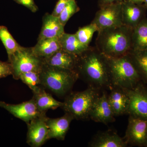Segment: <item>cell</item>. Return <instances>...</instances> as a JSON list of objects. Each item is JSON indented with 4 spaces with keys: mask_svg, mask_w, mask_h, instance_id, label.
<instances>
[{
    "mask_svg": "<svg viewBox=\"0 0 147 147\" xmlns=\"http://www.w3.org/2000/svg\"><path fill=\"white\" fill-rule=\"evenodd\" d=\"M46 115L38 117L27 123V144L32 147L42 146L48 140Z\"/></svg>",
    "mask_w": 147,
    "mask_h": 147,
    "instance_id": "11",
    "label": "cell"
},
{
    "mask_svg": "<svg viewBox=\"0 0 147 147\" xmlns=\"http://www.w3.org/2000/svg\"><path fill=\"white\" fill-rule=\"evenodd\" d=\"M99 90L89 87L81 92H70L66 96L61 108L74 119L86 120L90 119V114L98 98Z\"/></svg>",
    "mask_w": 147,
    "mask_h": 147,
    "instance_id": "5",
    "label": "cell"
},
{
    "mask_svg": "<svg viewBox=\"0 0 147 147\" xmlns=\"http://www.w3.org/2000/svg\"><path fill=\"white\" fill-rule=\"evenodd\" d=\"M11 64L13 79L19 80L22 74L30 71L40 72L44 62L42 59L37 57L33 53L32 47L21 46L8 59Z\"/></svg>",
    "mask_w": 147,
    "mask_h": 147,
    "instance_id": "6",
    "label": "cell"
},
{
    "mask_svg": "<svg viewBox=\"0 0 147 147\" xmlns=\"http://www.w3.org/2000/svg\"><path fill=\"white\" fill-rule=\"evenodd\" d=\"M18 4L21 5L30 9L32 12H36L38 10V7L34 0H13Z\"/></svg>",
    "mask_w": 147,
    "mask_h": 147,
    "instance_id": "29",
    "label": "cell"
},
{
    "mask_svg": "<svg viewBox=\"0 0 147 147\" xmlns=\"http://www.w3.org/2000/svg\"><path fill=\"white\" fill-rule=\"evenodd\" d=\"M0 39L5 47L8 59L21 47L6 27L0 26Z\"/></svg>",
    "mask_w": 147,
    "mask_h": 147,
    "instance_id": "24",
    "label": "cell"
},
{
    "mask_svg": "<svg viewBox=\"0 0 147 147\" xmlns=\"http://www.w3.org/2000/svg\"><path fill=\"white\" fill-rule=\"evenodd\" d=\"M144 6L146 7L147 9V0H144V3H143Z\"/></svg>",
    "mask_w": 147,
    "mask_h": 147,
    "instance_id": "33",
    "label": "cell"
},
{
    "mask_svg": "<svg viewBox=\"0 0 147 147\" xmlns=\"http://www.w3.org/2000/svg\"><path fill=\"white\" fill-rule=\"evenodd\" d=\"M89 145L91 147H125L128 144L116 132L107 130L98 133Z\"/></svg>",
    "mask_w": 147,
    "mask_h": 147,
    "instance_id": "18",
    "label": "cell"
},
{
    "mask_svg": "<svg viewBox=\"0 0 147 147\" xmlns=\"http://www.w3.org/2000/svg\"><path fill=\"white\" fill-rule=\"evenodd\" d=\"M108 95V100L115 117L127 114L129 98L124 89L114 86Z\"/></svg>",
    "mask_w": 147,
    "mask_h": 147,
    "instance_id": "17",
    "label": "cell"
},
{
    "mask_svg": "<svg viewBox=\"0 0 147 147\" xmlns=\"http://www.w3.org/2000/svg\"><path fill=\"white\" fill-rule=\"evenodd\" d=\"M64 27L59 17L49 13H45L42 17V28L37 40L60 38L65 33Z\"/></svg>",
    "mask_w": 147,
    "mask_h": 147,
    "instance_id": "15",
    "label": "cell"
},
{
    "mask_svg": "<svg viewBox=\"0 0 147 147\" xmlns=\"http://www.w3.org/2000/svg\"><path fill=\"white\" fill-rule=\"evenodd\" d=\"M147 9L142 4H136L124 0L122 2L123 24L133 30L146 17Z\"/></svg>",
    "mask_w": 147,
    "mask_h": 147,
    "instance_id": "13",
    "label": "cell"
},
{
    "mask_svg": "<svg viewBox=\"0 0 147 147\" xmlns=\"http://www.w3.org/2000/svg\"><path fill=\"white\" fill-rule=\"evenodd\" d=\"M97 27L91 23L87 26L79 28L75 34L80 42L86 47H89L93 35L97 32Z\"/></svg>",
    "mask_w": 147,
    "mask_h": 147,
    "instance_id": "25",
    "label": "cell"
},
{
    "mask_svg": "<svg viewBox=\"0 0 147 147\" xmlns=\"http://www.w3.org/2000/svg\"><path fill=\"white\" fill-rule=\"evenodd\" d=\"M124 0H98V5L99 7L106 5L108 4L115 2H121Z\"/></svg>",
    "mask_w": 147,
    "mask_h": 147,
    "instance_id": "31",
    "label": "cell"
},
{
    "mask_svg": "<svg viewBox=\"0 0 147 147\" xmlns=\"http://www.w3.org/2000/svg\"><path fill=\"white\" fill-rule=\"evenodd\" d=\"M122 2L112 3L100 7L91 22L97 27V32L123 25L122 14Z\"/></svg>",
    "mask_w": 147,
    "mask_h": 147,
    "instance_id": "7",
    "label": "cell"
},
{
    "mask_svg": "<svg viewBox=\"0 0 147 147\" xmlns=\"http://www.w3.org/2000/svg\"><path fill=\"white\" fill-rule=\"evenodd\" d=\"M79 10L80 8L75 0H69L67 4L58 17L61 23L65 26L71 16Z\"/></svg>",
    "mask_w": 147,
    "mask_h": 147,
    "instance_id": "27",
    "label": "cell"
},
{
    "mask_svg": "<svg viewBox=\"0 0 147 147\" xmlns=\"http://www.w3.org/2000/svg\"><path fill=\"white\" fill-rule=\"evenodd\" d=\"M107 57L113 87L132 89L142 82L140 74L128 54L117 57Z\"/></svg>",
    "mask_w": 147,
    "mask_h": 147,
    "instance_id": "4",
    "label": "cell"
},
{
    "mask_svg": "<svg viewBox=\"0 0 147 147\" xmlns=\"http://www.w3.org/2000/svg\"><path fill=\"white\" fill-rule=\"evenodd\" d=\"M115 116L106 92H102L96 101L90 114V119L96 122L107 124L115 121Z\"/></svg>",
    "mask_w": 147,
    "mask_h": 147,
    "instance_id": "12",
    "label": "cell"
},
{
    "mask_svg": "<svg viewBox=\"0 0 147 147\" xmlns=\"http://www.w3.org/2000/svg\"><path fill=\"white\" fill-rule=\"evenodd\" d=\"M141 82L132 89H124L129 98L127 114L147 120V87Z\"/></svg>",
    "mask_w": 147,
    "mask_h": 147,
    "instance_id": "8",
    "label": "cell"
},
{
    "mask_svg": "<svg viewBox=\"0 0 147 147\" xmlns=\"http://www.w3.org/2000/svg\"><path fill=\"white\" fill-rule=\"evenodd\" d=\"M0 107L26 124L36 118L46 115V113H42L38 110L33 98L18 104H9L0 101Z\"/></svg>",
    "mask_w": 147,
    "mask_h": 147,
    "instance_id": "10",
    "label": "cell"
},
{
    "mask_svg": "<svg viewBox=\"0 0 147 147\" xmlns=\"http://www.w3.org/2000/svg\"><path fill=\"white\" fill-rule=\"evenodd\" d=\"M42 87L36 91L33 92L32 98L34 99L38 110L42 113H46L50 109L55 110L59 107L61 108L63 102L56 100L51 94L46 92Z\"/></svg>",
    "mask_w": 147,
    "mask_h": 147,
    "instance_id": "19",
    "label": "cell"
},
{
    "mask_svg": "<svg viewBox=\"0 0 147 147\" xmlns=\"http://www.w3.org/2000/svg\"><path fill=\"white\" fill-rule=\"evenodd\" d=\"M125 1L129 2L136 4L139 5L143 4L144 2V0H125Z\"/></svg>",
    "mask_w": 147,
    "mask_h": 147,
    "instance_id": "32",
    "label": "cell"
},
{
    "mask_svg": "<svg viewBox=\"0 0 147 147\" xmlns=\"http://www.w3.org/2000/svg\"><path fill=\"white\" fill-rule=\"evenodd\" d=\"M124 139L133 146L147 147V120L129 116Z\"/></svg>",
    "mask_w": 147,
    "mask_h": 147,
    "instance_id": "9",
    "label": "cell"
},
{
    "mask_svg": "<svg viewBox=\"0 0 147 147\" xmlns=\"http://www.w3.org/2000/svg\"><path fill=\"white\" fill-rule=\"evenodd\" d=\"M146 50H147L146 17L132 30L131 50L139 51Z\"/></svg>",
    "mask_w": 147,
    "mask_h": 147,
    "instance_id": "21",
    "label": "cell"
},
{
    "mask_svg": "<svg viewBox=\"0 0 147 147\" xmlns=\"http://www.w3.org/2000/svg\"><path fill=\"white\" fill-rule=\"evenodd\" d=\"M19 79L26 84L33 92L36 91L41 86L40 72L30 71L22 74L19 76Z\"/></svg>",
    "mask_w": 147,
    "mask_h": 147,
    "instance_id": "26",
    "label": "cell"
},
{
    "mask_svg": "<svg viewBox=\"0 0 147 147\" xmlns=\"http://www.w3.org/2000/svg\"><path fill=\"white\" fill-rule=\"evenodd\" d=\"M59 40L62 49L78 56L84 53L89 47L82 44L75 34H71L65 32L59 38Z\"/></svg>",
    "mask_w": 147,
    "mask_h": 147,
    "instance_id": "22",
    "label": "cell"
},
{
    "mask_svg": "<svg viewBox=\"0 0 147 147\" xmlns=\"http://www.w3.org/2000/svg\"><path fill=\"white\" fill-rule=\"evenodd\" d=\"M68 1L69 0H58L52 13V15L56 17H59L61 11L67 4Z\"/></svg>",
    "mask_w": 147,
    "mask_h": 147,
    "instance_id": "30",
    "label": "cell"
},
{
    "mask_svg": "<svg viewBox=\"0 0 147 147\" xmlns=\"http://www.w3.org/2000/svg\"><path fill=\"white\" fill-rule=\"evenodd\" d=\"M132 29L122 25L98 32L96 48L108 57L127 55L131 49Z\"/></svg>",
    "mask_w": 147,
    "mask_h": 147,
    "instance_id": "2",
    "label": "cell"
},
{
    "mask_svg": "<svg viewBox=\"0 0 147 147\" xmlns=\"http://www.w3.org/2000/svg\"><path fill=\"white\" fill-rule=\"evenodd\" d=\"M74 119L73 117L67 113L57 118L47 117L46 124L48 130V140L52 139L61 141L64 140L70 123Z\"/></svg>",
    "mask_w": 147,
    "mask_h": 147,
    "instance_id": "14",
    "label": "cell"
},
{
    "mask_svg": "<svg viewBox=\"0 0 147 147\" xmlns=\"http://www.w3.org/2000/svg\"><path fill=\"white\" fill-rule=\"evenodd\" d=\"M33 53L42 59L48 57L61 49L59 38H48L38 40L36 45L32 47Z\"/></svg>",
    "mask_w": 147,
    "mask_h": 147,
    "instance_id": "20",
    "label": "cell"
},
{
    "mask_svg": "<svg viewBox=\"0 0 147 147\" xmlns=\"http://www.w3.org/2000/svg\"><path fill=\"white\" fill-rule=\"evenodd\" d=\"M40 78L41 86L49 90L58 97H63L71 92L79 77L75 70L44 63L40 72Z\"/></svg>",
    "mask_w": 147,
    "mask_h": 147,
    "instance_id": "3",
    "label": "cell"
},
{
    "mask_svg": "<svg viewBox=\"0 0 147 147\" xmlns=\"http://www.w3.org/2000/svg\"><path fill=\"white\" fill-rule=\"evenodd\" d=\"M12 74V67L10 63L0 60V79Z\"/></svg>",
    "mask_w": 147,
    "mask_h": 147,
    "instance_id": "28",
    "label": "cell"
},
{
    "mask_svg": "<svg viewBox=\"0 0 147 147\" xmlns=\"http://www.w3.org/2000/svg\"><path fill=\"white\" fill-rule=\"evenodd\" d=\"M75 70L90 87L99 90L113 88L108 58L96 47L89 46L78 56Z\"/></svg>",
    "mask_w": 147,
    "mask_h": 147,
    "instance_id": "1",
    "label": "cell"
},
{
    "mask_svg": "<svg viewBox=\"0 0 147 147\" xmlns=\"http://www.w3.org/2000/svg\"><path fill=\"white\" fill-rule=\"evenodd\" d=\"M78 59V55L68 53L61 49L43 60L44 63L48 65L75 70Z\"/></svg>",
    "mask_w": 147,
    "mask_h": 147,
    "instance_id": "16",
    "label": "cell"
},
{
    "mask_svg": "<svg viewBox=\"0 0 147 147\" xmlns=\"http://www.w3.org/2000/svg\"><path fill=\"white\" fill-rule=\"evenodd\" d=\"M128 55L139 72L142 82L147 84V50H130Z\"/></svg>",
    "mask_w": 147,
    "mask_h": 147,
    "instance_id": "23",
    "label": "cell"
}]
</instances>
